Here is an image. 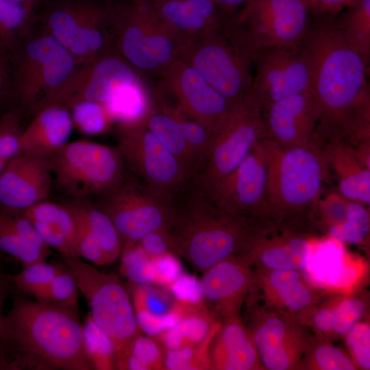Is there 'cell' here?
<instances>
[{"mask_svg":"<svg viewBox=\"0 0 370 370\" xmlns=\"http://www.w3.org/2000/svg\"><path fill=\"white\" fill-rule=\"evenodd\" d=\"M220 323L217 322L207 337L199 344L175 350H164V369H210L209 345Z\"/></svg>","mask_w":370,"mask_h":370,"instance_id":"cell-39","label":"cell"},{"mask_svg":"<svg viewBox=\"0 0 370 370\" xmlns=\"http://www.w3.org/2000/svg\"><path fill=\"white\" fill-rule=\"evenodd\" d=\"M95 202L113 222L122 245L136 243L153 231L169 230L175 210L174 200L156 194L127 175L116 190L97 197Z\"/></svg>","mask_w":370,"mask_h":370,"instance_id":"cell-13","label":"cell"},{"mask_svg":"<svg viewBox=\"0 0 370 370\" xmlns=\"http://www.w3.org/2000/svg\"><path fill=\"white\" fill-rule=\"evenodd\" d=\"M53 184L47 158L20 153L0 177V208L23 212L47 199Z\"/></svg>","mask_w":370,"mask_h":370,"instance_id":"cell-19","label":"cell"},{"mask_svg":"<svg viewBox=\"0 0 370 370\" xmlns=\"http://www.w3.org/2000/svg\"><path fill=\"white\" fill-rule=\"evenodd\" d=\"M27 58L36 78L34 84L45 90L42 108L54 105L58 90L73 73L74 56L52 35L44 36L31 41L27 47Z\"/></svg>","mask_w":370,"mask_h":370,"instance_id":"cell-23","label":"cell"},{"mask_svg":"<svg viewBox=\"0 0 370 370\" xmlns=\"http://www.w3.org/2000/svg\"><path fill=\"white\" fill-rule=\"evenodd\" d=\"M299 369L302 370H356L349 354L334 345L333 341L314 335Z\"/></svg>","mask_w":370,"mask_h":370,"instance_id":"cell-34","label":"cell"},{"mask_svg":"<svg viewBox=\"0 0 370 370\" xmlns=\"http://www.w3.org/2000/svg\"><path fill=\"white\" fill-rule=\"evenodd\" d=\"M140 1L156 14L182 46L220 25L223 21L212 0Z\"/></svg>","mask_w":370,"mask_h":370,"instance_id":"cell-24","label":"cell"},{"mask_svg":"<svg viewBox=\"0 0 370 370\" xmlns=\"http://www.w3.org/2000/svg\"><path fill=\"white\" fill-rule=\"evenodd\" d=\"M22 213L32 221L44 223L59 230L75 244L76 219L71 210L64 203H56L45 199L23 211Z\"/></svg>","mask_w":370,"mask_h":370,"instance_id":"cell-37","label":"cell"},{"mask_svg":"<svg viewBox=\"0 0 370 370\" xmlns=\"http://www.w3.org/2000/svg\"><path fill=\"white\" fill-rule=\"evenodd\" d=\"M143 123L177 159L192 182L199 169L169 105L162 102L153 104Z\"/></svg>","mask_w":370,"mask_h":370,"instance_id":"cell-28","label":"cell"},{"mask_svg":"<svg viewBox=\"0 0 370 370\" xmlns=\"http://www.w3.org/2000/svg\"><path fill=\"white\" fill-rule=\"evenodd\" d=\"M177 107L216 134L231 114L232 104L180 58L161 74Z\"/></svg>","mask_w":370,"mask_h":370,"instance_id":"cell-15","label":"cell"},{"mask_svg":"<svg viewBox=\"0 0 370 370\" xmlns=\"http://www.w3.org/2000/svg\"><path fill=\"white\" fill-rule=\"evenodd\" d=\"M254 269V294L266 307L297 317L328 296L310 284L301 271Z\"/></svg>","mask_w":370,"mask_h":370,"instance_id":"cell-21","label":"cell"},{"mask_svg":"<svg viewBox=\"0 0 370 370\" xmlns=\"http://www.w3.org/2000/svg\"><path fill=\"white\" fill-rule=\"evenodd\" d=\"M61 258L87 301L91 318L109 336L118 354L141 333L128 287L118 275L101 271L79 257Z\"/></svg>","mask_w":370,"mask_h":370,"instance_id":"cell-8","label":"cell"},{"mask_svg":"<svg viewBox=\"0 0 370 370\" xmlns=\"http://www.w3.org/2000/svg\"><path fill=\"white\" fill-rule=\"evenodd\" d=\"M120 256L121 271L132 284L152 283L153 268L151 259L138 242L123 243Z\"/></svg>","mask_w":370,"mask_h":370,"instance_id":"cell-43","label":"cell"},{"mask_svg":"<svg viewBox=\"0 0 370 370\" xmlns=\"http://www.w3.org/2000/svg\"><path fill=\"white\" fill-rule=\"evenodd\" d=\"M310 16H336L360 0H306Z\"/></svg>","mask_w":370,"mask_h":370,"instance_id":"cell-55","label":"cell"},{"mask_svg":"<svg viewBox=\"0 0 370 370\" xmlns=\"http://www.w3.org/2000/svg\"><path fill=\"white\" fill-rule=\"evenodd\" d=\"M73 215L77 222L75 247L78 257L96 265L108 264L109 262L97 238L79 218Z\"/></svg>","mask_w":370,"mask_h":370,"instance_id":"cell-49","label":"cell"},{"mask_svg":"<svg viewBox=\"0 0 370 370\" xmlns=\"http://www.w3.org/2000/svg\"><path fill=\"white\" fill-rule=\"evenodd\" d=\"M254 64L256 73L248 97L260 110L271 103L311 90L312 64L302 43L262 50Z\"/></svg>","mask_w":370,"mask_h":370,"instance_id":"cell-14","label":"cell"},{"mask_svg":"<svg viewBox=\"0 0 370 370\" xmlns=\"http://www.w3.org/2000/svg\"><path fill=\"white\" fill-rule=\"evenodd\" d=\"M9 278L0 270V322L3 318V308L9 291ZM0 367H3V352L0 340Z\"/></svg>","mask_w":370,"mask_h":370,"instance_id":"cell-56","label":"cell"},{"mask_svg":"<svg viewBox=\"0 0 370 370\" xmlns=\"http://www.w3.org/2000/svg\"><path fill=\"white\" fill-rule=\"evenodd\" d=\"M115 14L121 51L136 71L161 75L179 58L182 43L147 4L131 0Z\"/></svg>","mask_w":370,"mask_h":370,"instance_id":"cell-11","label":"cell"},{"mask_svg":"<svg viewBox=\"0 0 370 370\" xmlns=\"http://www.w3.org/2000/svg\"><path fill=\"white\" fill-rule=\"evenodd\" d=\"M4 365L34 369L90 370L76 310L18 299L0 322Z\"/></svg>","mask_w":370,"mask_h":370,"instance_id":"cell-2","label":"cell"},{"mask_svg":"<svg viewBox=\"0 0 370 370\" xmlns=\"http://www.w3.org/2000/svg\"><path fill=\"white\" fill-rule=\"evenodd\" d=\"M169 107L181 127L188 147L197 163L199 174L206 164L215 134L195 119L188 116L177 106L173 107L169 105Z\"/></svg>","mask_w":370,"mask_h":370,"instance_id":"cell-38","label":"cell"},{"mask_svg":"<svg viewBox=\"0 0 370 370\" xmlns=\"http://www.w3.org/2000/svg\"><path fill=\"white\" fill-rule=\"evenodd\" d=\"M369 206L349 201L346 219L325 230L335 241L349 244H363L369 234Z\"/></svg>","mask_w":370,"mask_h":370,"instance_id":"cell-36","label":"cell"},{"mask_svg":"<svg viewBox=\"0 0 370 370\" xmlns=\"http://www.w3.org/2000/svg\"><path fill=\"white\" fill-rule=\"evenodd\" d=\"M241 318L264 370H297L314 338L296 317L266 307L254 292L247 299Z\"/></svg>","mask_w":370,"mask_h":370,"instance_id":"cell-9","label":"cell"},{"mask_svg":"<svg viewBox=\"0 0 370 370\" xmlns=\"http://www.w3.org/2000/svg\"><path fill=\"white\" fill-rule=\"evenodd\" d=\"M138 243L150 258L169 253L175 254L169 230H160L149 232L143 236Z\"/></svg>","mask_w":370,"mask_h":370,"instance_id":"cell-53","label":"cell"},{"mask_svg":"<svg viewBox=\"0 0 370 370\" xmlns=\"http://www.w3.org/2000/svg\"><path fill=\"white\" fill-rule=\"evenodd\" d=\"M249 0H212L217 8L224 11L230 12L241 4H245Z\"/></svg>","mask_w":370,"mask_h":370,"instance_id":"cell-57","label":"cell"},{"mask_svg":"<svg viewBox=\"0 0 370 370\" xmlns=\"http://www.w3.org/2000/svg\"><path fill=\"white\" fill-rule=\"evenodd\" d=\"M264 138L261 110L247 97L215 134L206 164L192 184L212 199Z\"/></svg>","mask_w":370,"mask_h":370,"instance_id":"cell-10","label":"cell"},{"mask_svg":"<svg viewBox=\"0 0 370 370\" xmlns=\"http://www.w3.org/2000/svg\"><path fill=\"white\" fill-rule=\"evenodd\" d=\"M78 291L74 277L64 264L36 300L76 310Z\"/></svg>","mask_w":370,"mask_h":370,"instance_id":"cell-44","label":"cell"},{"mask_svg":"<svg viewBox=\"0 0 370 370\" xmlns=\"http://www.w3.org/2000/svg\"><path fill=\"white\" fill-rule=\"evenodd\" d=\"M71 114L73 125L87 135H98L106 132L113 123L106 108L101 103L78 100L71 103Z\"/></svg>","mask_w":370,"mask_h":370,"instance_id":"cell-42","label":"cell"},{"mask_svg":"<svg viewBox=\"0 0 370 370\" xmlns=\"http://www.w3.org/2000/svg\"><path fill=\"white\" fill-rule=\"evenodd\" d=\"M30 6L32 0H10Z\"/></svg>","mask_w":370,"mask_h":370,"instance_id":"cell-59","label":"cell"},{"mask_svg":"<svg viewBox=\"0 0 370 370\" xmlns=\"http://www.w3.org/2000/svg\"><path fill=\"white\" fill-rule=\"evenodd\" d=\"M53 184L67 197H101L124 180L125 163L117 147L89 140L68 142L47 157Z\"/></svg>","mask_w":370,"mask_h":370,"instance_id":"cell-5","label":"cell"},{"mask_svg":"<svg viewBox=\"0 0 370 370\" xmlns=\"http://www.w3.org/2000/svg\"><path fill=\"white\" fill-rule=\"evenodd\" d=\"M199 284L206 309L222 323L241 317L247 299L256 291V275L243 257L233 256L203 272Z\"/></svg>","mask_w":370,"mask_h":370,"instance_id":"cell-17","label":"cell"},{"mask_svg":"<svg viewBox=\"0 0 370 370\" xmlns=\"http://www.w3.org/2000/svg\"><path fill=\"white\" fill-rule=\"evenodd\" d=\"M64 267V264H49L45 260L25 267L8 278L21 291L37 299Z\"/></svg>","mask_w":370,"mask_h":370,"instance_id":"cell-40","label":"cell"},{"mask_svg":"<svg viewBox=\"0 0 370 370\" xmlns=\"http://www.w3.org/2000/svg\"><path fill=\"white\" fill-rule=\"evenodd\" d=\"M368 308L369 294L366 291L328 297L325 310L330 340L343 338L356 323L367 317Z\"/></svg>","mask_w":370,"mask_h":370,"instance_id":"cell-30","label":"cell"},{"mask_svg":"<svg viewBox=\"0 0 370 370\" xmlns=\"http://www.w3.org/2000/svg\"><path fill=\"white\" fill-rule=\"evenodd\" d=\"M134 309L154 315H162L173 310L175 299L166 288L153 283L135 284L128 287Z\"/></svg>","mask_w":370,"mask_h":370,"instance_id":"cell-41","label":"cell"},{"mask_svg":"<svg viewBox=\"0 0 370 370\" xmlns=\"http://www.w3.org/2000/svg\"><path fill=\"white\" fill-rule=\"evenodd\" d=\"M168 290L177 301L188 304L204 303L199 280L189 274L182 273Z\"/></svg>","mask_w":370,"mask_h":370,"instance_id":"cell-52","label":"cell"},{"mask_svg":"<svg viewBox=\"0 0 370 370\" xmlns=\"http://www.w3.org/2000/svg\"><path fill=\"white\" fill-rule=\"evenodd\" d=\"M347 353L357 369H370V323L369 319L356 323L343 337Z\"/></svg>","mask_w":370,"mask_h":370,"instance_id":"cell-46","label":"cell"},{"mask_svg":"<svg viewBox=\"0 0 370 370\" xmlns=\"http://www.w3.org/2000/svg\"><path fill=\"white\" fill-rule=\"evenodd\" d=\"M0 228L27 239L48 255L51 252V248L44 242L32 222L22 212L0 208Z\"/></svg>","mask_w":370,"mask_h":370,"instance_id":"cell-47","label":"cell"},{"mask_svg":"<svg viewBox=\"0 0 370 370\" xmlns=\"http://www.w3.org/2000/svg\"><path fill=\"white\" fill-rule=\"evenodd\" d=\"M336 25L346 41L369 65L370 0H360L335 16Z\"/></svg>","mask_w":370,"mask_h":370,"instance_id":"cell-32","label":"cell"},{"mask_svg":"<svg viewBox=\"0 0 370 370\" xmlns=\"http://www.w3.org/2000/svg\"><path fill=\"white\" fill-rule=\"evenodd\" d=\"M311 142L320 149L328 171H333L338 182V192L349 201L369 206L370 168L360 160L354 147L340 139Z\"/></svg>","mask_w":370,"mask_h":370,"instance_id":"cell-22","label":"cell"},{"mask_svg":"<svg viewBox=\"0 0 370 370\" xmlns=\"http://www.w3.org/2000/svg\"><path fill=\"white\" fill-rule=\"evenodd\" d=\"M261 116L264 138L287 146L308 145L319 119L310 92L271 103L261 110Z\"/></svg>","mask_w":370,"mask_h":370,"instance_id":"cell-20","label":"cell"},{"mask_svg":"<svg viewBox=\"0 0 370 370\" xmlns=\"http://www.w3.org/2000/svg\"><path fill=\"white\" fill-rule=\"evenodd\" d=\"M98 240L109 264L120 256L121 238L109 216L90 197L62 201Z\"/></svg>","mask_w":370,"mask_h":370,"instance_id":"cell-29","label":"cell"},{"mask_svg":"<svg viewBox=\"0 0 370 370\" xmlns=\"http://www.w3.org/2000/svg\"><path fill=\"white\" fill-rule=\"evenodd\" d=\"M9 161H6L0 157V177L4 171L5 166Z\"/></svg>","mask_w":370,"mask_h":370,"instance_id":"cell-58","label":"cell"},{"mask_svg":"<svg viewBox=\"0 0 370 370\" xmlns=\"http://www.w3.org/2000/svg\"><path fill=\"white\" fill-rule=\"evenodd\" d=\"M309 18L306 0H249L223 25L254 61L262 50L301 44Z\"/></svg>","mask_w":370,"mask_h":370,"instance_id":"cell-6","label":"cell"},{"mask_svg":"<svg viewBox=\"0 0 370 370\" xmlns=\"http://www.w3.org/2000/svg\"><path fill=\"white\" fill-rule=\"evenodd\" d=\"M29 8L10 0H0V25L7 29L18 28L26 20Z\"/></svg>","mask_w":370,"mask_h":370,"instance_id":"cell-54","label":"cell"},{"mask_svg":"<svg viewBox=\"0 0 370 370\" xmlns=\"http://www.w3.org/2000/svg\"><path fill=\"white\" fill-rule=\"evenodd\" d=\"M102 14L96 9L78 7L58 9L51 12L48 23L52 36L74 56L99 51L104 38L94 25Z\"/></svg>","mask_w":370,"mask_h":370,"instance_id":"cell-26","label":"cell"},{"mask_svg":"<svg viewBox=\"0 0 370 370\" xmlns=\"http://www.w3.org/2000/svg\"><path fill=\"white\" fill-rule=\"evenodd\" d=\"M84 327V347L92 368L116 369V352L112 341L94 322L90 315Z\"/></svg>","mask_w":370,"mask_h":370,"instance_id":"cell-35","label":"cell"},{"mask_svg":"<svg viewBox=\"0 0 370 370\" xmlns=\"http://www.w3.org/2000/svg\"><path fill=\"white\" fill-rule=\"evenodd\" d=\"M349 203V200L338 191L321 198L317 206L318 229L325 231L328 227L343 222L347 218Z\"/></svg>","mask_w":370,"mask_h":370,"instance_id":"cell-48","label":"cell"},{"mask_svg":"<svg viewBox=\"0 0 370 370\" xmlns=\"http://www.w3.org/2000/svg\"><path fill=\"white\" fill-rule=\"evenodd\" d=\"M223 22L183 45L179 58L236 108L250 92L254 60L228 34Z\"/></svg>","mask_w":370,"mask_h":370,"instance_id":"cell-7","label":"cell"},{"mask_svg":"<svg viewBox=\"0 0 370 370\" xmlns=\"http://www.w3.org/2000/svg\"><path fill=\"white\" fill-rule=\"evenodd\" d=\"M23 131L15 119L8 116L0 123V157L6 161L21 153V140Z\"/></svg>","mask_w":370,"mask_h":370,"instance_id":"cell-50","label":"cell"},{"mask_svg":"<svg viewBox=\"0 0 370 370\" xmlns=\"http://www.w3.org/2000/svg\"><path fill=\"white\" fill-rule=\"evenodd\" d=\"M118 130L125 165L149 190L175 201L191 183L177 159L143 121L119 125Z\"/></svg>","mask_w":370,"mask_h":370,"instance_id":"cell-12","label":"cell"},{"mask_svg":"<svg viewBox=\"0 0 370 370\" xmlns=\"http://www.w3.org/2000/svg\"><path fill=\"white\" fill-rule=\"evenodd\" d=\"M216 323L203 303L193 306L177 323L154 338L164 350L193 346L207 337Z\"/></svg>","mask_w":370,"mask_h":370,"instance_id":"cell-31","label":"cell"},{"mask_svg":"<svg viewBox=\"0 0 370 370\" xmlns=\"http://www.w3.org/2000/svg\"><path fill=\"white\" fill-rule=\"evenodd\" d=\"M0 251L17 259L23 267L45 261L48 254L27 239L0 228Z\"/></svg>","mask_w":370,"mask_h":370,"instance_id":"cell-45","label":"cell"},{"mask_svg":"<svg viewBox=\"0 0 370 370\" xmlns=\"http://www.w3.org/2000/svg\"><path fill=\"white\" fill-rule=\"evenodd\" d=\"M177 256L169 253L151 258L153 268V284L168 289L172 282L182 273Z\"/></svg>","mask_w":370,"mask_h":370,"instance_id":"cell-51","label":"cell"},{"mask_svg":"<svg viewBox=\"0 0 370 370\" xmlns=\"http://www.w3.org/2000/svg\"><path fill=\"white\" fill-rule=\"evenodd\" d=\"M164 349L154 338L141 333L132 338L116 354V369H164Z\"/></svg>","mask_w":370,"mask_h":370,"instance_id":"cell-33","label":"cell"},{"mask_svg":"<svg viewBox=\"0 0 370 370\" xmlns=\"http://www.w3.org/2000/svg\"><path fill=\"white\" fill-rule=\"evenodd\" d=\"M313 236L274 225L261 227L242 257L254 269L302 271L312 255Z\"/></svg>","mask_w":370,"mask_h":370,"instance_id":"cell-18","label":"cell"},{"mask_svg":"<svg viewBox=\"0 0 370 370\" xmlns=\"http://www.w3.org/2000/svg\"><path fill=\"white\" fill-rule=\"evenodd\" d=\"M73 122L68 108L51 105L38 110L23 131L21 140V153L47 158L69 142Z\"/></svg>","mask_w":370,"mask_h":370,"instance_id":"cell-27","label":"cell"},{"mask_svg":"<svg viewBox=\"0 0 370 370\" xmlns=\"http://www.w3.org/2000/svg\"><path fill=\"white\" fill-rule=\"evenodd\" d=\"M210 369L264 370L241 317L220 323L208 348Z\"/></svg>","mask_w":370,"mask_h":370,"instance_id":"cell-25","label":"cell"},{"mask_svg":"<svg viewBox=\"0 0 370 370\" xmlns=\"http://www.w3.org/2000/svg\"><path fill=\"white\" fill-rule=\"evenodd\" d=\"M175 204L169 228L174 253L201 273L229 257L243 256L260 227L222 209L191 183Z\"/></svg>","mask_w":370,"mask_h":370,"instance_id":"cell-4","label":"cell"},{"mask_svg":"<svg viewBox=\"0 0 370 370\" xmlns=\"http://www.w3.org/2000/svg\"><path fill=\"white\" fill-rule=\"evenodd\" d=\"M225 211L258 225L273 224L267 201V168L261 141L211 199Z\"/></svg>","mask_w":370,"mask_h":370,"instance_id":"cell-16","label":"cell"},{"mask_svg":"<svg viewBox=\"0 0 370 370\" xmlns=\"http://www.w3.org/2000/svg\"><path fill=\"white\" fill-rule=\"evenodd\" d=\"M302 45L312 68L319 119L314 137L354 147L370 139L369 65L345 39L335 16H310Z\"/></svg>","mask_w":370,"mask_h":370,"instance_id":"cell-1","label":"cell"},{"mask_svg":"<svg viewBox=\"0 0 370 370\" xmlns=\"http://www.w3.org/2000/svg\"><path fill=\"white\" fill-rule=\"evenodd\" d=\"M267 168V201L271 222L282 228L314 233L317 206L329 171L320 149L261 140Z\"/></svg>","mask_w":370,"mask_h":370,"instance_id":"cell-3","label":"cell"}]
</instances>
